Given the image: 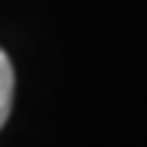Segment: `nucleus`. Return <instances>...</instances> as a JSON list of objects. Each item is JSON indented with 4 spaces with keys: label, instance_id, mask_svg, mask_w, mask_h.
I'll return each instance as SVG.
<instances>
[{
    "label": "nucleus",
    "instance_id": "obj_1",
    "mask_svg": "<svg viewBox=\"0 0 147 147\" xmlns=\"http://www.w3.org/2000/svg\"><path fill=\"white\" fill-rule=\"evenodd\" d=\"M12 93H15V72H12L6 51L0 48V126L6 123V117L12 111Z\"/></svg>",
    "mask_w": 147,
    "mask_h": 147
}]
</instances>
